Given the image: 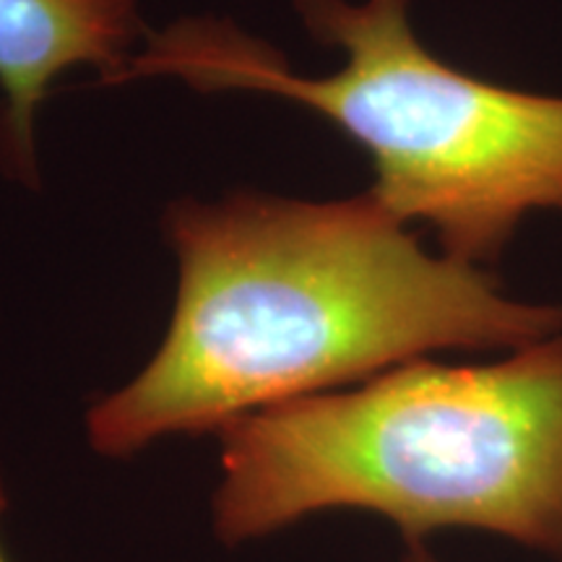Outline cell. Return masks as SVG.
<instances>
[{"instance_id":"3","label":"cell","mask_w":562,"mask_h":562,"mask_svg":"<svg viewBox=\"0 0 562 562\" xmlns=\"http://www.w3.org/2000/svg\"><path fill=\"white\" fill-rule=\"evenodd\" d=\"M341 70L292 74L261 42L220 21H180L125 68L199 89H248L318 112L362 146L370 195L438 232L442 252L492 261L531 211H562V97L484 81L442 63L409 24V0H297Z\"/></svg>"},{"instance_id":"2","label":"cell","mask_w":562,"mask_h":562,"mask_svg":"<svg viewBox=\"0 0 562 562\" xmlns=\"http://www.w3.org/2000/svg\"><path fill=\"white\" fill-rule=\"evenodd\" d=\"M220 438L211 521L229 547L347 508L409 544L472 529L562 562V334L495 362L398 364Z\"/></svg>"},{"instance_id":"1","label":"cell","mask_w":562,"mask_h":562,"mask_svg":"<svg viewBox=\"0 0 562 562\" xmlns=\"http://www.w3.org/2000/svg\"><path fill=\"white\" fill-rule=\"evenodd\" d=\"M165 227L172 321L149 364L87 412L104 459L220 435L435 351H513L562 331V307L513 300L480 263L427 252L370 193L182 201Z\"/></svg>"},{"instance_id":"4","label":"cell","mask_w":562,"mask_h":562,"mask_svg":"<svg viewBox=\"0 0 562 562\" xmlns=\"http://www.w3.org/2000/svg\"><path fill=\"white\" fill-rule=\"evenodd\" d=\"M138 37V0H0V167L37 182V112L74 66L121 79Z\"/></svg>"},{"instance_id":"5","label":"cell","mask_w":562,"mask_h":562,"mask_svg":"<svg viewBox=\"0 0 562 562\" xmlns=\"http://www.w3.org/2000/svg\"><path fill=\"white\" fill-rule=\"evenodd\" d=\"M404 562H440V560H435L422 544H412V550H409V554H406Z\"/></svg>"},{"instance_id":"6","label":"cell","mask_w":562,"mask_h":562,"mask_svg":"<svg viewBox=\"0 0 562 562\" xmlns=\"http://www.w3.org/2000/svg\"><path fill=\"white\" fill-rule=\"evenodd\" d=\"M5 510H9V492H5L3 474H0V521H3ZM0 562H9V558H5V552H3V547H0Z\"/></svg>"}]
</instances>
